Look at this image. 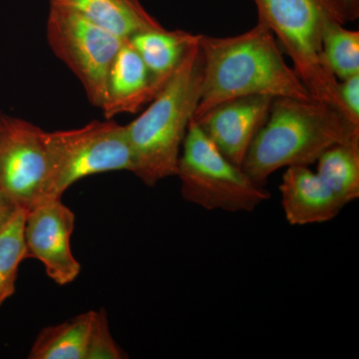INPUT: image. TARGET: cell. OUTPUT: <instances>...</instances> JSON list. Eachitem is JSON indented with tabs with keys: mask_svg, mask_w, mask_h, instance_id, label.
I'll list each match as a JSON object with an SVG mask.
<instances>
[{
	"mask_svg": "<svg viewBox=\"0 0 359 359\" xmlns=\"http://www.w3.org/2000/svg\"><path fill=\"white\" fill-rule=\"evenodd\" d=\"M200 39L184 30H150L137 33L129 41L143 59L159 91L181 65L187 51Z\"/></svg>",
	"mask_w": 359,
	"mask_h": 359,
	"instance_id": "obj_14",
	"label": "cell"
},
{
	"mask_svg": "<svg viewBox=\"0 0 359 359\" xmlns=\"http://www.w3.org/2000/svg\"><path fill=\"white\" fill-rule=\"evenodd\" d=\"M47 177L42 200L61 199L79 180L108 172H134L126 126L112 119L81 128L46 132ZM41 200V201H42Z\"/></svg>",
	"mask_w": 359,
	"mask_h": 359,
	"instance_id": "obj_6",
	"label": "cell"
},
{
	"mask_svg": "<svg viewBox=\"0 0 359 359\" xmlns=\"http://www.w3.org/2000/svg\"><path fill=\"white\" fill-rule=\"evenodd\" d=\"M26 211L18 208L0 231V308L15 292L20 264L27 259L23 228Z\"/></svg>",
	"mask_w": 359,
	"mask_h": 359,
	"instance_id": "obj_18",
	"label": "cell"
},
{
	"mask_svg": "<svg viewBox=\"0 0 359 359\" xmlns=\"http://www.w3.org/2000/svg\"><path fill=\"white\" fill-rule=\"evenodd\" d=\"M182 197L208 211L252 212L271 198L191 121L177 166Z\"/></svg>",
	"mask_w": 359,
	"mask_h": 359,
	"instance_id": "obj_5",
	"label": "cell"
},
{
	"mask_svg": "<svg viewBox=\"0 0 359 359\" xmlns=\"http://www.w3.org/2000/svg\"><path fill=\"white\" fill-rule=\"evenodd\" d=\"M75 215L61 199L40 201L26 211L23 238L27 259H39L59 285L74 282L81 266L72 254Z\"/></svg>",
	"mask_w": 359,
	"mask_h": 359,
	"instance_id": "obj_9",
	"label": "cell"
},
{
	"mask_svg": "<svg viewBox=\"0 0 359 359\" xmlns=\"http://www.w3.org/2000/svg\"><path fill=\"white\" fill-rule=\"evenodd\" d=\"M316 163V173L344 207L358 199L359 142L327 149Z\"/></svg>",
	"mask_w": 359,
	"mask_h": 359,
	"instance_id": "obj_16",
	"label": "cell"
},
{
	"mask_svg": "<svg viewBox=\"0 0 359 359\" xmlns=\"http://www.w3.org/2000/svg\"><path fill=\"white\" fill-rule=\"evenodd\" d=\"M203 80L194 121L219 104L240 97L313 99L283 58L273 33L257 22L235 36L201 34Z\"/></svg>",
	"mask_w": 359,
	"mask_h": 359,
	"instance_id": "obj_1",
	"label": "cell"
},
{
	"mask_svg": "<svg viewBox=\"0 0 359 359\" xmlns=\"http://www.w3.org/2000/svg\"><path fill=\"white\" fill-rule=\"evenodd\" d=\"M159 92L143 59L127 39L116 54L108 73L105 101L101 108L106 119L138 112Z\"/></svg>",
	"mask_w": 359,
	"mask_h": 359,
	"instance_id": "obj_11",
	"label": "cell"
},
{
	"mask_svg": "<svg viewBox=\"0 0 359 359\" xmlns=\"http://www.w3.org/2000/svg\"><path fill=\"white\" fill-rule=\"evenodd\" d=\"M203 66L199 39L147 109L126 125L133 174L145 185L176 176L184 139L199 104Z\"/></svg>",
	"mask_w": 359,
	"mask_h": 359,
	"instance_id": "obj_3",
	"label": "cell"
},
{
	"mask_svg": "<svg viewBox=\"0 0 359 359\" xmlns=\"http://www.w3.org/2000/svg\"><path fill=\"white\" fill-rule=\"evenodd\" d=\"M273 99L264 95L231 99L195 122L226 159L242 167L250 144L268 120Z\"/></svg>",
	"mask_w": 359,
	"mask_h": 359,
	"instance_id": "obj_10",
	"label": "cell"
},
{
	"mask_svg": "<svg viewBox=\"0 0 359 359\" xmlns=\"http://www.w3.org/2000/svg\"><path fill=\"white\" fill-rule=\"evenodd\" d=\"M18 208L20 207H18L13 201L7 197L6 194L0 191V231L4 228V224L8 222V219L11 218Z\"/></svg>",
	"mask_w": 359,
	"mask_h": 359,
	"instance_id": "obj_22",
	"label": "cell"
},
{
	"mask_svg": "<svg viewBox=\"0 0 359 359\" xmlns=\"http://www.w3.org/2000/svg\"><path fill=\"white\" fill-rule=\"evenodd\" d=\"M128 355L111 334L107 313L101 309L94 313L85 359H124Z\"/></svg>",
	"mask_w": 359,
	"mask_h": 359,
	"instance_id": "obj_19",
	"label": "cell"
},
{
	"mask_svg": "<svg viewBox=\"0 0 359 359\" xmlns=\"http://www.w3.org/2000/svg\"><path fill=\"white\" fill-rule=\"evenodd\" d=\"M337 91L344 114L359 125V74L339 81Z\"/></svg>",
	"mask_w": 359,
	"mask_h": 359,
	"instance_id": "obj_20",
	"label": "cell"
},
{
	"mask_svg": "<svg viewBox=\"0 0 359 359\" xmlns=\"http://www.w3.org/2000/svg\"><path fill=\"white\" fill-rule=\"evenodd\" d=\"M254 2L257 22L273 33L280 49L292 59V68L313 98L332 104L344 114L337 91L339 80L328 70L321 54L325 23L335 18L332 11L323 0Z\"/></svg>",
	"mask_w": 359,
	"mask_h": 359,
	"instance_id": "obj_4",
	"label": "cell"
},
{
	"mask_svg": "<svg viewBox=\"0 0 359 359\" xmlns=\"http://www.w3.org/2000/svg\"><path fill=\"white\" fill-rule=\"evenodd\" d=\"M280 192L290 226L327 223L344 208L318 175L306 166L285 168Z\"/></svg>",
	"mask_w": 359,
	"mask_h": 359,
	"instance_id": "obj_12",
	"label": "cell"
},
{
	"mask_svg": "<svg viewBox=\"0 0 359 359\" xmlns=\"http://www.w3.org/2000/svg\"><path fill=\"white\" fill-rule=\"evenodd\" d=\"M94 311L43 328L28 354L29 359H85Z\"/></svg>",
	"mask_w": 359,
	"mask_h": 359,
	"instance_id": "obj_15",
	"label": "cell"
},
{
	"mask_svg": "<svg viewBox=\"0 0 359 359\" xmlns=\"http://www.w3.org/2000/svg\"><path fill=\"white\" fill-rule=\"evenodd\" d=\"M49 6L74 11L124 39L164 28L139 0H49Z\"/></svg>",
	"mask_w": 359,
	"mask_h": 359,
	"instance_id": "obj_13",
	"label": "cell"
},
{
	"mask_svg": "<svg viewBox=\"0 0 359 359\" xmlns=\"http://www.w3.org/2000/svg\"><path fill=\"white\" fill-rule=\"evenodd\" d=\"M358 142L359 125L332 104L278 97L250 144L242 168L255 183L264 187L283 168L309 167L327 149Z\"/></svg>",
	"mask_w": 359,
	"mask_h": 359,
	"instance_id": "obj_2",
	"label": "cell"
},
{
	"mask_svg": "<svg viewBox=\"0 0 359 359\" xmlns=\"http://www.w3.org/2000/svg\"><path fill=\"white\" fill-rule=\"evenodd\" d=\"M321 54L339 81L359 74V32L347 29L346 25L330 18L321 37Z\"/></svg>",
	"mask_w": 359,
	"mask_h": 359,
	"instance_id": "obj_17",
	"label": "cell"
},
{
	"mask_svg": "<svg viewBox=\"0 0 359 359\" xmlns=\"http://www.w3.org/2000/svg\"><path fill=\"white\" fill-rule=\"evenodd\" d=\"M46 36L51 50L78 78L90 102L101 109L111 65L127 39L74 11L53 6H49Z\"/></svg>",
	"mask_w": 359,
	"mask_h": 359,
	"instance_id": "obj_7",
	"label": "cell"
},
{
	"mask_svg": "<svg viewBox=\"0 0 359 359\" xmlns=\"http://www.w3.org/2000/svg\"><path fill=\"white\" fill-rule=\"evenodd\" d=\"M45 135L32 123L0 113V191L25 211L43 198Z\"/></svg>",
	"mask_w": 359,
	"mask_h": 359,
	"instance_id": "obj_8",
	"label": "cell"
},
{
	"mask_svg": "<svg viewBox=\"0 0 359 359\" xmlns=\"http://www.w3.org/2000/svg\"><path fill=\"white\" fill-rule=\"evenodd\" d=\"M335 18L342 25L353 22L359 18V0H323Z\"/></svg>",
	"mask_w": 359,
	"mask_h": 359,
	"instance_id": "obj_21",
	"label": "cell"
}]
</instances>
